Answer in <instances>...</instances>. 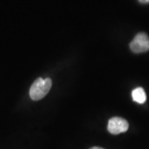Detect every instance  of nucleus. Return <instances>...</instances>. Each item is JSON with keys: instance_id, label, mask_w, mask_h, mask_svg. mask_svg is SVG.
Masks as SVG:
<instances>
[{"instance_id": "20e7f679", "label": "nucleus", "mask_w": 149, "mask_h": 149, "mask_svg": "<svg viewBox=\"0 0 149 149\" xmlns=\"http://www.w3.org/2000/svg\"><path fill=\"white\" fill-rule=\"evenodd\" d=\"M132 97L134 102L138 104H144L146 100V95L141 87L136 88L132 91Z\"/></svg>"}, {"instance_id": "7ed1b4c3", "label": "nucleus", "mask_w": 149, "mask_h": 149, "mask_svg": "<svg viewBox=\"0 0 149 149\" xmlns=\"http://www.w3.org/2000/svg\"><path fill=\"white\" fill-rule=\"evenodd\" d=\"M108 130L113 135L124 133L128 129V123L125 119L115 117L110 119L108 124Z\"/></svg>"}, {"instance_id": "f257e3e1", "label": "nucleus", "mask_w": 149, "mask_h": 149, "mask_svg": "<svg viewBox=\"0 0 149 149\" xmlns=\"http://www.w3.org/2000/svg\"><path fill=\"white\" fill-rule=\"evenodd\" d=\"M52 86L51 78H38L34 81L30 88V97L34 101L42 100L48 94Z\"/></svg>"}, {"instance_id": "423d86ee", "label": "nucleus", "mask_w": 149, "mask_h": 149, "mask_svg": "<svg viewBox=\"0 0 149 149\" xmlns=\"http://www.w3.org/2000/svg\"><path fill=\"white\" fill-rule=\"evenodd\" d=\"M90 149H104L103 148H101V147H98V146H95V147H92Z\"/></svg>"}, {"instance_id": "f03ea898", "label": "nucleus", "mask_w": 149, "mask_h": 149, "mask_svg": "<svg viewBox=\"0 0 149 149\" xmlns=\"http://www.w3.org/2000/svg\"><path fill=\"white\" fill-rule=\"evenodd\" d=\"M130 48L135 53H146L149 51V37L145 33L137 34L130 42Z\"/></svg>"}, {"instance_id": "39448f33", "label": "nucleus", "mask_w": 149, "mask_h": 149, "mask_svg": "<svg viewBox=\"0 0 149 149\" xmlns=\"http://www.w3.org/2000/svg\"><path fill=\"white\" fill-rule=\"evenodd\" d=\"M139 1L141 3H149V0H139Z\"/></svg>"}]
</instances>
